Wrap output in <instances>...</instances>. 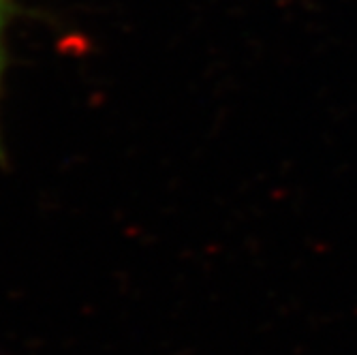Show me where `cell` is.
<instances>
[{"mask_svg": "<svg viewBox=\"0 0 357 355\" xmlns=\"http://www.w3.org/2000/svg\"><path fill=\"white\" fill-rule=\"evenodd\" d=\"M9 0H0V77H3V69H5V28H7V20H9Z\"/></svg>", "mask_w": 357, "mask_h": 355, "instance_id": "6da1fadb", "label": "cell"}]
</instances>
